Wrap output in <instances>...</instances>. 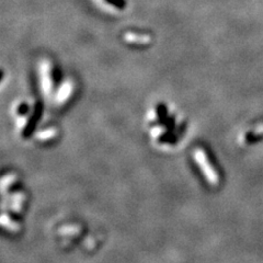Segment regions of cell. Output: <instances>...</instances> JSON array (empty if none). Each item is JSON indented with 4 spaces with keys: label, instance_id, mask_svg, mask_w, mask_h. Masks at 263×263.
Wrapping results in <instances>:
<instances>
[{
    "label": "cell",
    "instance_id": "1",
    "mask_svg": "<svg viewBox=\"0 0 263 263\" xmlns=\"http://www.w3.org/2000/svg\"><path fill=\"white\" fill-rule=\"evenodd\" d=\"M194 159L199 166L201 173L204 175L205 180L212 185H217L219 181V175H217L213 165L210 163L209 157L205 154V151L202 148H196L194 151Z\"/></svg>",
    "mask_w": 263,
    "mask_h": 263
},
{
    "label": "cell",
    "instance_id": "6",
    "mask_svg": "<svg viewBox=\"0 0 263 263\" xmlns=\"http://www.w3.org/2000/svg\"><path fill=\"white\" fill-rule=\"evenodd\" d=\"M107 1L114 4V6L118 7V8H123L125 6V3H124L123 0H107Z\"/></svg>",
    "mask_w": 263,
    "mask_h": 263
},
{
    "label": "cell",
    "instance_id": "5",
    "mask_svg": "<svg viewBox=\"0 0 263 263\" xmlns=\"http://www.w3.org/2000/svg\"><path fill=\"white\" fill-rule=\"evenodd\" d=\"M55 134H56V132H55L54 129H48V130L40 132L39 135H38V137L40 139H48V138L54 137Z\"/></svg>",
    "mask_w": 263,
    "mask_h": 263
},
{
    "label": "cell",
    "instance_id": "2",
    "mask_svg": "<svg viewBox=\"0 0 263 263\" xmlns=\"http://www.w3.org/2000/svg\"><path fill=\"white\" fill-rule=\"evenodd\" d=\"M41 86H42V91L44 94L48 95L52 91V86H53V80L52 76H50V66L48 64L47 60H43L41 64Z\"/></svg>",
    "mask_w": 263,
    "mask_h": 263
},
{
    "label": "cell",
    "instance_id": "3",
    "mask_svg": "<svg viewBox=\"0 0 263 263\" xmlns=\"http://www.w3.org/2000/svg\"><path fill=\"white\" fill-rule=\"evenodd\" d=\"M124 40L130 43H138V44H147L150 42V38L146 34H138L134 32H128L124 34Z\"/></svg>",
    "mask_w": 263,
    "mask_h": 263
},
{
    "label": "cell",
    "instance_id": "4",
    "mask_svg": "<svg viewBox=\"0 0 263 263\" xmlns=\"http://www.w3.org/2000/svg\"><path fill=\"white\" fill-rule=\"evenodd\" d=\"M72 91H73V85H72V83L65 82L62 85V87L59 88L58 92L56 94V101H57V103H63V102H65V101L69 98V95L72 94Z\"/></svg>",
    "mask_w": 263,
    "mask_h": 263
}]
</instances>
